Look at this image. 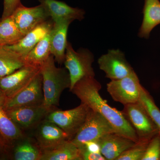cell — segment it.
I'll use <instances>...</instances> for the list:
<instances>
[{
    "label": "cell",
    "mask_w": 160,
    "mask_h": 160,
    "mask_svg": "<svg viewBox=\"0 0 160 160\" xmlns=\"http://www.w3.org/2000/svg\"><path fill=\"white\" fill-rule=\"evenodd\" d=\"M101 84L94 77H86L78 81L70 91L80 99L81 102L106 118L116 133L139 142L134 129L122 112L109 106L101 96Z\"/></svg>",
    "instance_id": "1"
},
{
    "label": "cell",
    "mask_w": 160,
    "mask_h": 160,
    "mask_svg": "<svg viewBox=\"0 0 160 160\" xmlns=\"http://www.w3.org/2000/svg\"><path fill=\"white\" fill-rule=\"evenodd\" d=\"M55 60L50 55L40 67L42 78L44 101L43 104L51 111L56 110L59 106L60 97L62 92L71 86L70 76L66 68H58Z\"/></svg>",
    "instance_id": "2"
},
{
    "label": "cell",
    "mask_w": 160,
    "mask_h": 160,
    "mask_svg": "<svg viewBox=\"0 0 160 160\" xmlns=\"http://www.w3.org/2000/svg\"><path fill=\"white\" fill-rule=\"evenodd\" d=\"M94 56L86 49L75 51L71 43L67 42L64 63L69 72L71 81L69 91L78 81L86 77H94L95 72L92 67Z\"/></svg>",
    "instance_id": "3"
},
{
    "label": "cell",
    "mask_w": 160,
    "mask_h": 160,
    "mask_svg": "<svg viewBox=\"0 0 160 160\" xmlns=\"http://www.w3.org/2000/svg\"><path fill=\"white\" fill-rule=\"evenodd\" d=\"M124 106L121 112L134 129L138 142L149 143L160 131L156 124L139 102Z\"/></svg>",
    "instance_id": "4"
},
{
    "label": "cell",
    "mask_w": 160,
    "mask_h": 160,
    "mask_svg": "<svg viewBox=\"0 0 160 160\" xmlns=\"http://www.w3.org/2000/svg\"><path fill=\"white\" fill-rule=\"evenodd\" d=\"M112 132L115 133L109 121L89 108L85 122L70 141L79 148L85 143L97 142L104 135Z\"/></svg>",
    "instance_id": "5"
},
{
    "label": "cell",
    "mask_w": 160,
    "mask_h": 160,
    "mask_svg": "<svg viewBox=\"0 0 160 160\" xmlns=\"http://www.w3.org/2000/svg\"><path fill=\"white\" fill-rule=\"evenodd\" d=\"M89 109L87 105L81 103L73 109L52 111L45 119L57 125L71 139L85 122Z\"/></svg>",
    "instance_id": "6"
},
{
    "label": "cell",
    "mask_w": 160,
    "mask_h": 160,
    "mask_svg": "<svg viewBox=\"0 0 160 160\" xmlns=\"http://www.w3.org/2000/svg\"><path fill=\"white\" fill-rule=\"evenodd\" d=\"M106 86L112 99L124 106L138 102L142 86L135 72L121 79L111 80Z\"/></svg>",
    "instance_id": "7"
},
{
    "label": "cell",
    "mask_w": 160,
    "mask_h": 160,
    "mask_svg": "<svg viewBox=\"0 0 160 160\" xmlns=\"http://www.w3.org/2000/svg\"><path fill=\"white\" fill-rule=\"evenodd\" d=\"M42 78L40 71L26 87L13 96L6 98L3 107L8 109L43 104Z\"/></svg>",
    "instance_id": "8"
},
{
    "label": "cell",
    "mask_w": 160,
    "mask_h": 160,
    "mask_svg": "<svg viewBox=\"0 0 160 160\" xmlns=\"http://www.w3.org/2000/svg\"><path fill=\"white\" fill-rule=\"evenodd\" d=\"M40 71V67L26 64L11 74L0 78V90L9 98L26 87Z\"/></svg>",
    "instance_id": "9"
},
{
    "label": "cell",
    "mask_w": 160,
    "mask_h": 160,
    "mask_svg": "<svg viewBox=\"0 0 160 160\" xmlns=\"http://www.w3.org/2000/svg\"><path fill=\"white\" fill-rule=\"evenodd\" d=\"M100 69L111 80L121 79L134 72L125 54L119 49H110L98 60Z\"/></svg>",
    "instance_id": "10"
},
{
    "label": "cell",
    "mask_w": 160,
    "mask_h": 160,
    "mask_svg": "<svg viewBox=\"0 0 160 160\" xmlns=\"http://www.w3.org/2000/svg\"><path fill=\"white\" fill-rule=\"evenodd\" d=\"M8 116L20 129H29L39 124L52 112L43 104L5 109Z\"/></svg>",
    "instance_id": "11"
},
{
    "label": "cell",
    "mask_w": 160,
    "mask_h": 160,
    "mask_svg": "<svg viewBox=\"0 0 160 160\" xmlns=\"http://www.w3.org/2000/svg\"><path fill=\"white\" fill-rule=\"evenodd\" d=\"M11 16L24 35L50 18L41 5L35 7H27L21 4Z\"/></svg>",
    "instance_id": "12"
},
{
    "label": "cell",
    "mask_w": 160,
    "mask_h": 160,
    "mask_svg": "<svg viewBox=\"0 0 160 160\" xmlns=\"http://www.w3.org/2000/svg\"><path fill=\"white\" fill-rule=\"evenodd\" d=\"M36 138L42 152L50 150L71 138L54 123L45 119L40 123Z\"/></svg>",
    "instance_id": "13"
},
{
    "label": "cell",
    "mask_w": 160,
    "mask_h": 160,
    "mask_svg": "<svg viewBox=\"0 0 160 160\" xmlns=\"http://www.w3.org/2000/svg\"><path fill=\"white\" fill-rule=\"evenodd\" d=\"M96 142L106 160H116L123 152L138 143L115 132L104 135Z\"/></svg>",
    "instance_id": "14"
},
{
    "label": "cell",
    "mask_w": 160,
    "mask_h": 160,
    "mask_svg": "<svg viewBox=\"0 0 160 160\" xmlns=\"http://www.w3.org/2000/svg\"><path fill=\"white\" fill-rule=\"evenodd\" d=\"M73 20L63 19L53 22L50 31V52L55 62L62 64L65 60L68 28Z\"/></svg>",
    "instance_id": "15"
},
{
    "label": "cell",
    "mask_w": 160,
    "mask_h": 160,
    "mask_svg": "<svg viewBox=\"0 0 160 160\" xmlns=\"http://www.w3.org/2000/svg\"><path fill=\"white\" fill-rule=\"evenodd\" d=\"M53 25L51 18L46 20L25 35L18 42L11 46H4L24 58L43 38L49 33Z\"/></svg>",
    "instance_id": "16"
},
{
    "label": "cell",
    "mask_w": 160,
    "mask_h": 160,
    "mask_svg": "<svg viewBox=\"0 0 160 160\" xmlns=\"http://www.w3.org/2000/svg\"><path fill=\"white\" fill-rule=\"evenodd\" d=\"M53 22L63 19L82 21L85 12L82 9L73 8L66 3L57 0H37Z\"/></svg>",
    "instance_id": "17"
},
{
    "label": "cell",
    "mask_w": 160,
    "mask_h": 160,
    "mask_svg": "<svg viewBox=\"0 0 160 160\" xmlns=\"http://www.w3.org/2000/svg\"><path fill=\"white\" fill-rule=\"evenodd\" d=\"M143 13L144 17L138 36L148 39L152 30L160 24L159 0H145Z\"/></svg>",
    "instance_id": "18"
},
{
    "label": "cell",
    "mask_w": 160,
    "mask_h": 160,
    "mask_svg": "<svg viewBox=\"0 0 160 160\" xmlns=\"http://www.w3.org/2000/svg\"><path fill=\"white\" fill-rule=\"evenodd\" d=\"M40 160H82L79 149L70 140L42 152Z\"/></svg>",
    "instance_id": "19"
},
{
    "label": "cell",
    "mask_w": 160,
    "mask_h": 160,
    "mask_svg": "<svg viewBox=\"0 0 160 160\" xmlns=\"http://www.w3.org/2000/svg\"><path fill=\"white\" fill-rule=\"evenodd\" d=\"M26 64L19 54L0 46V78L14 72Z\"/></svg>",
    "instance_id": "20"
},
{
    "label": "cell",
    "mask_w": 160,
    "mask_h": 160,
    "mask_svg": "<svg viewBox=\"0 0 160 160\" xmlns=\"http://www.w3.org/2000/svg\"><path fill=\"white\" fill-rule=\"evenodd\" d=\"M0 102V135L8 145L22 139L23 134L21 129L8 116Z\"/></svg>",
    "instance_id": "21"
},
{
    "label": "cell",
    "mask_w": 160,
    "mask_h": 160,
    "mask_svg": "<svg viewBox=\"0 0 160 160\" xmlns=\"http://www.w3.org/2000/svg\"><path fill=\"white\" fill-rule=\"evenodd\" d=\"M11 16L0 18V46L14 45L24 37Z\"/></svg>",
    "instance_id": "22"
},
{
    "label": "cell",
    "mask_w": 160,
    "mask_h": 160,
    "mask_svg": "<svg viewBox=\"0 0 160 160\" xmlns=\"http://www.w3.org/2000/svg\"><path fill=\"white\" fill-rule=\"evenodd\" d=\"M51 54L49 32L23 59L26 64L41 67Z\"/></svg>",
    "instance_id": "23"
},
{
    "label": "cell",
    "mask_w": 160,
    "mask_h": 160,
    "mask_svg": "<svg viewBox=\"0 0 160 160\" xmlns=\"http://www.w3.org/2000/svg\"><path fill=\"white\" fill-rule=\"evenodd\" d=\"M42 152L29 140L19 143L13 150L12 158L15 160H40Z\"/></svg>",
    "instance_id": "24"
},
{
    "label": "cell",
    "mask_w": 160,
    "mask_h": 160,
    "mask_svg": "<svg viewBox=\"0 0 160 160\" xmlns=\"http://www.w3.org/2000/svg\"><path fill=\"white\" fill-rule=\"evenodd\" d=\"M138 102L146 109L160 130V109L149 92L143 86L141 88Z\"/></svg>",
    "instance_id": "25"
},
{
    "label": "cell",
    "mask_w": 160,
    "mask_h": 160,
    "mask_svg": "<svg viewBox=\"0 0 160 160\" xmlns=\"http://www.w3.org/2000/svg\"><path fill=\"white\" fill-rule=\"evenodd\" d=\"M148 143L138 142L123 152L116 160H142Z\"/></svg>",
    "instance_id": "26"
},
{
    "label": "cell",
    "mask_w": 160,
    "mask_h": 160,
    "mask_svg": "<svg viewBox=\"0 0 160 160\" xmlns=\"http://www.w3.org/2000/svg\"><path fill=\"white\" fill-rule=\"evenodd\" d=\"M142 160H160V130L148 143Z\"/></svg>",
    "instance_id": "27"
},
{
    "label": "cell",
    "mask_w": 160,
    "mask_h": 160,
    "mask_svg": "<svg viewBox=\"0 0 160 160\" xmlns=\"http://www.w3.org/2000/svg\"><path fill=\"white\" fill-rule=\"evenodd\" d=\"M21 4V0H4V8L2 18H4L11 16Z\"/></svg>",
    "instance_id": "28"
},
{
    "label": "cell",
    "mask_w": 160,
    "mask_h": 160,
    "mask_svg": "<svg viewBox=\"0 0 160 160\" xmlns=\"http://www.w3.org/2000/svg\"><path fill=\"white\" fill-rule=\"evenodd\" d=\"M79 149L82 160H106L101 152H92L84 148Z\"/></svg>",
    "instance_id": "29"
},
{
    "label": "cell",
    "mask_w": 160,
    "mask_h": 160,
    "mask_svg": "<svg viewBox=\"0 0 160 160\" xmlns=\"http://www.w3.org/2000/svg\"><path fill=\"white\" fill-rule=\"evenodd\" d=\"M9 146L2 137L0 135V155L6 152Z\"/></svg>",
    "instance_id": "30"
},
{
    "label": "cell",
    "mask_w": 160,
    "mask_h": 160,
    "mask_svg": "<svg viewBox=\"0 0 160 160\" xmlns=\"http://www.w3.org/2000/svg\"><path fill=\"white\" fill-rule=\"evenodd\" d=\"M5 99H6V98L0 90V102H4Z\"/></svg>",
    "instance_id": "31"
}]
</instances>
